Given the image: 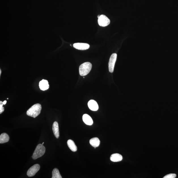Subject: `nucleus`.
I'll return each instance as SVG.
<instances>
[{
  "label": "nucleus",
  "mask_w": 178,
  "mask_h": 178,
  "mask_svg": "<svg viewBox=\"0 0 178 178\" xmlns=\"http://www.w3.org/2000/svg\"><path fill=\"white\" fill-rule=\"evenodd\" d=\"M1 69H0V76H1Z\"/></svg>",
  "instance_id": "aec40b11"
},
{
  "label": "nucleus",
  "mask_w": 178,
  "mask_h": 178,
  "mask_svg": "<svg viewBox=\"0 0 178 178\" xmlns=\"http://www.w3.org/2000/svg\"><path fill=\"white\" fill-rule=\"evenodd\" d=\"M45 147L43 145L39 144L38 145L32 155V158L35 160L42 157L45 153Z\"/></svg>",
  "instance_id": "7ed1b4c3"
},
{
  "label": "nucleus",
  "mask_w": 178,
  "mask_h": 178,
  "mask_svg": "<svg viewBox=\"0 0 178 178\" xmlns=\"http://www.w3.org/2000/svg\"><path fill=\"white\" fill-rule=\"evenodd\" d=\"M41 109V106L40 104L34 105L27 110V115L33 118H35L40 114Z\"/></svg>",
  "instance_id": "f257e3e1"
},
{
  "label": "nucleus",
  "mask_w": 178,
  "mask_h": 178,
  "mask_svg": "<svg viewBox=\"0 0 178 178\" xmlns=\"http://www.w3.org/2000/svg\"><path fill=\"white\" fill-rule=\"evenodd\" d=\"M90 143L91 145L96 149V147H98L99 145L100 141L98 137H94L90 139Z\"/></svg>",
  "instance_id": "ddd939ff"
},
{
  "label": "nucleus",
  "mask_w": 178,
  "mask_h": 178,
  "mask_svg": "<svg viewBox=\"0 0 178 178\" xmlns=\"http://www.w3.org/2000/svg\"><path fill=\"white\" fill-rule=\"evenodd\" d=\"M39 88L42 90L45 91L49 88V85L47 80H42L39 83Z\"/></svg>",
  "instance_id": "9d476101"
},
{
  "label": "nucleus",
  "mask_w": 178,
  "mask_h": 178,
  "mask_svg": "<svg viewBox=\"0 0 178 178\" xmlns=\"http://www.w3.org/2000/svg\"><path fill=\"white\" fill-rule=\"evenodd\" d=\"M3 103L4 105H5L6 103H7V101L6 100H5L3 102Z\"/></svg>",
  "instance_id": "6ab92c4d"
},
{
  "label": "nucleus",
  "mask_w": 178,
  "mask_h": 178,
  "mask_svg": "<svg viewBox=\"0 0 178 178\" xmlns=\"http://www.w3.org/2000/svg\"><path fill=\"white\" fill-rule=\"evenodd\" d=\"M117 55L116 53L111 55L109 62V71L111 73L114 72L115 63L116 60Z\"/></svg>",
  "instance_id": "20e7f679"
},
{
  "label": "nucleus",
  "mask_w": 178,
  "mask_h": 178,
  "mask_svg": "<svg viewBox=\"0 0 178 178\" xmlns=\"http://www.w3.org/2000/svg\"><path fill=\"white\" fill-rule=\"evenodd\" d=\"M3 103V102L1 101H0V114H1L5 110V108L3 107V105H4Z\"/></svg>",
  "instance_id": "a211bd4d"
},
{
  "label": "nucleus",
  "mask_w": 178,
  "mask_h": 178,
  "mask_svg": "<svg viewBox=\"0 0 178 178\" xmlns=\"http://www.w3.org/2000/svg\"><path fill=\"white\" fill-rule=\"evenodd\" d=\"M123 157L122 156L118 153H115L111 155L110 160L111 161L114 162H118L122 160Z\"/></svg>",
  "instance_id": "9b49d317"
},
{
  "label": "nucleus",
  "mask_w": 178,
  "mask_h": 178,
  "mask_svg": "<svg viewBox=\"0 0 178 178\" xmlns=\"http://www.w3.org/2000/svg\"><path fill=\"white\" fill-rule=\"evenodd\" d=\"M88 106L90 110L96 111L98 110L99 108L98 103L94 100H91L88 103Z\"/></svg>",
  "instance_id": "6e6552de"
},
{
  "label": "nucleus",
  "mask_w": 178,
  "mask_h": 178,
  "mask_svg": "<svg viewBox=\"0 0 178 178\" xmlns=\"http://www.w3.org/2000/svg\"><path fill=\"white\" fill-rule=\"evenodd\" d=\"M177 175L175 174L171 173L165 176L164 178H175L176 177Z\"/></svg>",
  "instance_id": "f3484780"
},
{
  "label": "nucleus",
  "mask_w": 178,
  "mask_h": 178,
  "mask_svg": "<svg viewBox=\"0 0 178 178\" xmlns=\"http://www.w3.org/2000/svg\"><path fill=\"white\" fill-rule=\"evenodd\" d=\"M52 129L54 136L57 139L59 138L60 137L59 127H58V123L57 121H55L54 123L52 125Z\"/></svg>",
  "instance_id": "1a4fd4ad"
},
{
  "label": "nucleus",
  "mask_w": 178,
  "mask_h": 178,
  "mask_svg": "<svg viewBox=\"0 0 178 178\" xmlns=\"http://www.w3.org/2000/svg\"><path fill=\"white\" fill-rule=\"evenodd\" d=\"M44 143L43 142V143H42V145H43V144H44Z\"/></svg>",
  "instance_id": "4be33fe9"
},
{
  "label": "nucleus",
  "mask_w": 178,
  "mask_h": 178,
  "mask_svg": "<svg viewBox=\"0 0 178 178\" xmlns=\"http://www.w3.org/2000/svg\"><path fill=\"white\" fill-rule=\"evenodd\" d=\"M100 16H99V15H98V18Z\"/></svg>",
  "instance_id": "412c9836"
},
{
  "label": "nucleus",
  "mask_w": 178,
  "mask_h": 178,
  "mask_svg": "<svg viewBox=\"0 0 178 178\" xmlns=\"http://www.w3.org/2000/svg\"><path fill=\"white\" fill-rule=\"evenodd\" d=\"M68 146L72 151L76 152L77 150V148L74 141L71 139H69L67 142Z\"/></svg>",
  "instance_id": "4468645a"
},
{
  "label": "nucleus",
  "mask_w": 178,
  "mask_h": 178,
  "mask_svg": "<svg viewBox=\"0 0 178 178\" xmlns=\"http://www.w3.org/2000/svg\"><path fill=\"white\" fill-rule=\"evenodd\" d=\"M110 23V19L105 15H102L98 18V23L101 27H105Z\"/></svg>",
  "instance_id": "39448f33"
},
{
  "label": "nucleus",
  "mask_w": 178,
  "mask_h": 178,
  "mask_svg": "<svg viewBox=\"0 0 178 178\" xmlns=\"http://www.w3.org/2000/svg\"><path fill=\"white\" fill-rule=\"evenodd\" d=\"M82 119L86 124L91 125L93 124V121L91 117L87 114H84L82 116Z\"/></svg>",
  "instance_id": "f8f14e48"
},
{
  "label": "nucleus",
  "mask_w": 178,
  "mask_h": 178,
  "mask_svg": "<svg viewBox=\"0 0 178 178\" xmlns=\"http://www.w3.org/2000/svg\"><path fill=\"white\" fill-rule=\"evenodd\" d=\"M92 67L90 62H86L81 65L79 67V73L81 76H85L90 72Z\"/></svg>",
  "instance_id": "f03ea898"
},
{
  "label": "nucleus",
  "mask_w": 178,
  "mask_h": 178,
  "mask_svg": "<svg viewBox=\"0 0 178 178\" xmlns=\"http://www.w3.org/2000/svg\"><path fill=\"white\" fill-rule=\"evenodd\" d=\"M9 140V137L7 133H3L0 135V143L8 142Z\"/></svg>",
  "instance_id": "2eb2a0df"
},
{
  "label": "nucleus",
  "mask_w": 178,
  "mask_h": 178,
  "mask_svg": "<svg viewBox=\"0 0 178 178\" xmlns=\"http://www.w3.org/2000/svg\"><path fill=\"white\" fill-rule=\"evenodd\" d=\"M40 169V166L38 164H36L30 168L27 171V175L28 177H32L34 176L36 173L39 171Z\"/></svg>",
  "instance_id": "423d86ee"
},
{
  "label": "nucleus",
  "mask_w": 178,
  "mask_h": 178,
  "mask_svg": "<svg viewBox=\"0 0 178 178\" xmlns=\"http://www.w3.org/2000/svg\"><path fill=\"white\" fill-rule=\"evenodd\" d=\"M52 178H62L60 171L57 168H55L52 171Z\"/></svg>",
  "instance_id": "dca6fc26"
},
{
  "label": "nucleus",
  "mask_w": 178,
  "mask_h": 178,
  "mask_svg": "<svg viewBox=\"0 0 178 178\" xmlns=\"http://www.w3.org/2000/svg\"><path fill=\"white\" fill-rule=\"evenodd\" d=\"M73 46L76 49L81 50H87L90 47L88 44L84 43H76L73 44Z\"/></svg>",
  "instance_id": "0eeeda50"
}]
</instances>
